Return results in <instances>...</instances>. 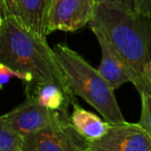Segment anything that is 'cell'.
I'll use <instances>...</instances> for the list:
<instances>
[{"instance_id": "17", "label": "cell", "mask_w": 151, "mask_h": 151, "mask_svg": "<svg viewBox=\"0 0 151 151\" xmlns=\"http://www.w3.org/2000/svg\"><path fill=\"white\" fill-rule=\"evenodd\" d=\"M139 0H124V3L127 7H129L132 11H136L137 4H138Z\"/></svg>"}, {"instance_id": "16", "label": "cell", "mask_w": 151, "mask_h": 151, "mask_svg": "<svg viewBox=\"0 0 151 151\" xmlns=\"http://www.w3.org/2000/svg\"><path fill=\"white\" fill-rule=\"evenodd\" d=\"M143 76L144 78L146 79V81L148 82V84L151 87V60L147 63V65L144 67V70H143Z\"/></svg>"}, {"instance_id": "6", "label": "cell", "mask_w": 151, "mask_h": 151, "mask_svg": "<svg viewBox=\"0 0 151 151\" xmlns=\"http://www.w3.org/2000/svg\"><path fill=\"white\" fill-rule=\"evenodd\" d=\"M22 138V151H89L90 145L71 124L45 128Z\"/></svg>"}, {"instance_id": "3", "label": "cell", "mask_w": 151, "mask_h": 151, "mask_svg": "<svg viewBox=\"0 0 151 151\" xmlns=\"http://www.w3.org/2000/svg\"><path fill=\"white\" fill-rule=\"evenodd\" d=\"M53 51L73 95L82 97L111 124L125 121L114 93L115 89L99 69L65 44L55 45Z\"/></svg>"}, {"instance_id": "4", "label": "cell", "mask_w": 151, "mask_h": 151, "mask_svg": "<svg viewBox=\"0 0 151 151\" xmlns=\"http://www.w3.org/2000/svg\"><path fill=\"white\" fill-rule=\"evenodd\" d=\"M5 115L9 127L22 137L45 128L60 127L70 124L68 109H49L38 105L31 97L27 96L23 103Z\"/></svg>"}, {"instance_id": "8", "label": "cell", "mask_w": 151, "mask_h": 151, "mask_svg": "<svg viewBox=\"0 0 151 151\" xmlns=\"http://www.w3.org/2000/svg\"><path fill=\"white\" fill-rule=\"evenodd\" d=\"M90 29L96 37L101 51V61L97 69L112 88L116 90L124 83L130 82L137 88L139 94L145 93L144 83L110 44L104 32L96 27H90Z\"/></svg>"}, {"instance_id": "19", "label": "cell", "mask_w": 151, "mask_h": 151, "mask_svg": "<svg viewBox=\"0 0 151 151\" xmlns=\"http://www.w3.org/2000/svg\"><path fill=\"white\" fill-rule=\"evenodd\" d=\"M1 5H2V0H0V17H1Z\"/></svg>"}, {"instance_id": "10", "label": "cell", "mask_w": 151, "mask_h": 151, "mask_svg": "<svg viewBox=\"0 0 151 151\" xmlns=\"http://www.w3.org/2000/svg\"><path fill=\"white\" fill-rule=\"evenodd\" d=\"M27 97H31L35 103L52 110L68 109L69 106L77 103L55 83H40L24 89Z\"/></svg>"}, {"instance_id": "18", "label": "cell", "mask_w": 151, "mask_h": 151, "mask_svg": "<svg viewBox=\"0 0 151 151\" xmlns=\"http://www.w3.org/2000/svg\"><path fill=\"white\" fill-rule=\"evenodd\" d=\"M96 2H103V1H108V2H123L124 0H95Z\"/></svg>"}, {"instance_id": "5", "label": "cell", "mask_w": 151, "mask_h": 151, "mask_svg": "<svg viewBox=\"0 0 151 151\" xmlns=\"http://www.w3.org/2000/svg\"><path fill=\"white\" fill-rule=\"evenodd\" d=\"M95 0H51L47 12L46 34L75 32L88 25L94 15Z\"/></svg>"}, {"instance_id": "20", "label": "cell", "mask_w": 151, "mask_h": 151, "mask_svg": "<svg viewBox=\"0 0 151 151\" xmlns=\"http://www.w3.org/2000/svg\"><path fill=\"white\" fill-rule=\"evenodd\" d=\"M51 2V0H47V3H48V9H49V4H50Z\"/></svg>"}, {"instance_id": "12", "label": "cell", "mask_w": 151, "mask_h": 151, "mask_svg": "<svg viewBox=\"0 0 151 151\" xmlns=\"http://www.w3.org/2000/svg\"><path fill=\"white\" fill-rule=\"evenodd\" d=\"M23 138L14 132L6 121V115L0 116V151H22Z\"/></svg>"}, {"instance_id": "14", "label": "cell", "mask_w": 151, "mask_h": 151, "mask_svg": "<svg viewBox=\"0 0 151 151\" xmlns=\"http://www.w3.org/2000/svg\"><path fill=\"white\" fill-rule=\"evenodd\" d=\"M141 96V115L138 123L148 132L151 138V94L142 93Z\"/></svg>"}, {"instance_id": "13", "label": "cell", "mask_w": 151, "mask_h": 151, "mask_svg": "<svg viewBox=\"0 0 151 151\" xmlns=\"http://www.w3.org/2000/svg\"><path fill=\"white\" fill-rule=\"evenodd\" d=\"M13 78H16L18 80H21L25 83V85H29L32 83L33 79L32 76L27 73H22L17 69H14L13 67L0 63V90L3 88L4 85H6Z\"/></svg>"}, {"instance_id": "11", "label": "cell", "mask_w": 151, "mask_h": 151, "mask_svg": "<svg viewBox=\"0 0 151 151\" xmlns=\"http://www.w3.org/2000/svg\"><path fill=\"white\" fill-rule=\"evenodd\" d=\"M73 111L69 116V121L81 136L89 142L99 140L107 132L111 123L103 120L92 112L83 109L78 103L73 105Z\"/></svg>"}, {"instance_id": "1", "label": "cell", "mask_w": 151, "mask_h": 151, "mask_svg": "<svg viewBox=\"0 0 151 151\" xmlns=\"http://www.w3.org/2000/svg\"><path fill=\"white\" fill-rule=\"evenodd\" d=\"M88 25L104 32L144 83L145 93L151 94L150 85L143 76L144 67L151 60V17L132 11L123 2L103 1L96 2Z\"/></svg>"}, {"instance_id": "9", "label": "cell", "mask_w": 151, "mask_h": 151, "mask_svg": "<svg viewBox=\"0 0 151 151\" xmlns=\"http://www.w3.org/2000/svg\"><path fill=\"white\" fill-rule=\"evenodd\" d=\"M47 0H2L1 17H6L40 37H47Z\"/></svg>"}, {"instance_id": "2", "label": "cell", "mask_w": 151, "mask_h": 151, "mask_svg": "<svg viewBox=\"0 0 151 151\" xmlns=\"http://www.w3.org/2000/svg\"><path fill=\"white\" fill-rule=\"evenodd\" d=\"M0 63L31 75L33 81L25 88L40 83H55L71 99L77 97L68 87L47 37L24 29L6 17H0Z\"/></svg>"}, {"instance_id": "15", "label": "cell", "mask_w": 151, "mask_h": 151, "mask_svg": "<svg viewBox=\"0 0 151 151\" xmlns=\"http://www.w3.org/2000/svg\"><path fill=\"white\" fill-rule=\"evenodd\" d=\"M136 11L142 15L151 17V0H139Z\"/></svg>"}, {"instance_id": "7", "label": "cell", "mask_w": 151, "mask_h": 151, "mask_svg": "<svg viewBox=\"0 0 151 151\" xmlns=\"http://www.w3.org/2000/svg\"><path fill=\"white\" fill-rule=\"evenodd\" d=\"M89 151H151V138L139 123L111 124L99 140L90 142Z\"/></svg>"}]
</instances>
